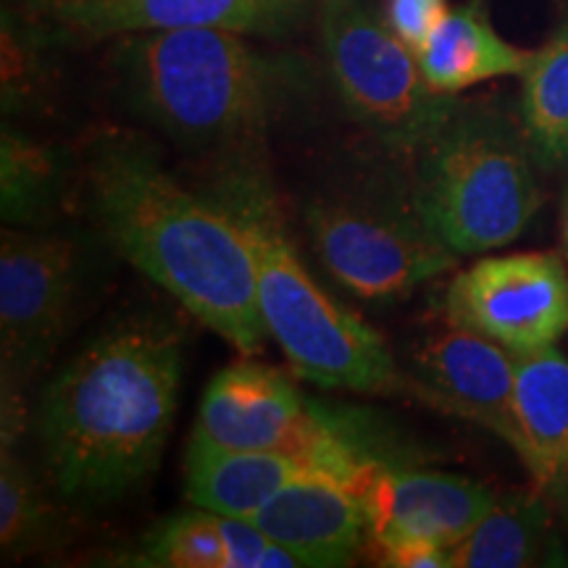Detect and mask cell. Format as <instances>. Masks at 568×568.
I'll return each mask as SVG.
<instances>
[{
	"label": "cell",
	"mask_w": 568,
	"mask_h": 568,
	"mask_svg": "<svg viewBox=\"0 0 568 568\" xmlns=\"http://www.w3.org/2000/svg\"><path fill=\"white\" fill-rule=\"evenodd\" d=\"M318 38L339 101L389 151H418L456 111L426 84L416 53L366 0H322Z\"/></svg>",
	"instance_id": "obj_6"
},
{
	"label": "cell",
	"mask_w": 568,
	"mask_h": 568,
	"mask_svg": "<svg viewBox=\"0 0 568 568\" xmlns=\"http://www.w3.org/2000/svg\"><path fill=\"white\" fill-rule=\"evenodd\" d=\"M182 382V337L130 316L92 337L40 397L48 477L69 500L109 503L159 468Z\"/></svg>",
	"instance_id": "obj_2"
},
{
	"label": "cell",
	"mask_w": 568,
	"mask_h": 568,
	"mask_svg": "<svg viewBox=\"0 0 568 568\" xmlns=\"http://www.w3.org/2000/svg\"><path fill=\"white\" fill-rule=\"evenodd\" d=\"M138 564L159 568H230L219 514L195 506V510L163 518L142 542Z\"/></svg>",
	"instance_id": "obj_22"
},
{
	"label": "cell",
	"mask_w": 568,
	"mask_h": 568,
	"mask_svg": "<svg viewBox=\"0 0 568 568\" xmlns=\"http://www.w3.org/2000/svg\"><path fill=\"white\" fill-rule=\"evenodd\" d=\"M303 474H308V466L282 450H232L201 437H190L184 450L187 500L222 516L253 518Z\"/></svg>",
	"instance_id": "obj_16"
},
{
	"label": "cell",
	"mask_w": 568,
	"mask_h": 568,
	"mask_svg": "<svg viewBox=\"0 0 568 568\" xmlns=\"http://www.w3.org/2000/svg\"><path fill=\"white\" fill-rule=\"evenodd\" d=\"M253 521L311 568L353 564L368 539L364 503L322 474H303L290 481Z\"/></svg>",
	"instance_id": "obj_14"
},
{
	"label": "cell",
	"mask_w": 568,
	"mask_h": 568,
	"mask_svg": "<svg viewBox=\"0 0 568 568\" xmlns=\"http://www.w3.org/2000/svg\"><path fill=\"white\" fill-rule=\"evenodd\" d=\"M416 159L418 216L456 255L514 243L539 209L529 142L495 113L456 109Z\"/></svg>",
	"instance_id": "obj_5"
},
{
	"label": "cell",
	"mask_w": 568,
	"mask_h": 568,
	"mask_svg": "<svg viewBox=\"0 0 568 568\" xmlns=\"http://www.w3.org/2000/svg\"><path fill=\"white\" fill-rule=\"evenodd\" d=\"M82 284L74 237L6 226L0 234V358L3 382L24 385L67 337Z\"/></svg>",
	"instance_id": "obj_8"
},
{
	"label": "cell",
	"mask_w": 568,
	"mask_h": 568,
	"mask_svg": "<svg viewBox=\"0 0 568 568\" xmlns=\"http://www.w3.org/2000/svg\"><path fill=\"white\" fill-rule=\"evenodd\" d=\"M376 564L393 568H450L447 550L432 542H403L376 556Z\"/></svg>",
	"instance_id": "obj_24"
},
{
	"label": "cell",
	"mask_w": 568,
	"mask_h": 568,
	"mask_svg": "<svg viewBox=\"0 0 568 568\" xmlns=\"http://www.w3.org/2000/svg\"><path fill=\"white\" fill-rule=\"evenodd\" d=\"M453 568H527L566 564L550 503L539 489L497 500L489 514L447 550Z\"/></svg>",
	"instance_id": "obj_18"
},
{
	"label": "cell",
	"mask_w": 568,
	"mask_h": 568,
	"mask_svg": "<svg viewBox=\"0 0 568 568\" xmlns=\"http://www.w3.org/2000/svg\"><path fill=\"white\" fill-rule=\"evenodd\" d=\"M374 558L403 542L450 550L489 514L495 495L458 474L414 464H387L361 495Z\"/></svg>",
	"instance_id": "obj_11"
},
{
	"label": "cell",
	"mask_w": 568,
	"mask_h": 568,
	"mask_svg": "<svg viewBox=\"0 0 568 568\" xmlns=\"http://www.w3.org/2000/svg\"><path fill=\"white\" fill-rule=\"evenodd\" d=\"M516 410L524 466L568 518V358L556 347L516 353Z\"/></svg>",
	"instance_id": "obj_15"
},
{
	"label": "cell",
	"mask_w": 568,
	"mask_h": 568,
	"mask_svg": "<svg viewBox=\"0 0 568 568\" xmlns=\"http://www.w3.org/2000/svg\"><path fill=\"white\" fill-rule=\"evenodd\" d=\"M416 59L432 90L456 95L495 77L524 74L531 53L510 45L495 32L481 0H468L447 11L445 21L426 40Z\"/></svg>",
	"instance_id": "obj_17"
},
{
	"label": "cell",
	"mask_w": 568,
	"mask_h": 568,
	"mask_svg": "<svg viewBox=\"0 0 568 568\" xmlns=\"http://www.w3.org/2000/svg\"><path fill=\"white\" fill-rule=\"evenodd\" d=\"M445 318L514 353L556 345L568 332V268L558 253L481 258L453 276Z\"/></svg>",
	"instance_id": "obj_9"
},
{
	"label": "cell",
	"mask_w": 568,
	"mask_h": 568,
	"mask_svg": "<svg viewBox=\"0 0 568 568\" xmlns=\"http://www.w3.org/2000/svg\"><path fill=\"white\" fill-rule=\"evenodd\" d=\"M521 126L542 166L568 163V21L531 53L524 71Z\"/></svg>",
	"instance_id": "obj_19"
},
{
	"label": "cell",
	"mask_w": 568,
	"mask_h": 568,
	"mask_svg": "<svg viewBox=\"0 0 568 568\" xmlns=\"http://www.w3.org/2000/svg\"><path fill=\"white\" fill-rule=\"evenodd\" d=\"M408 387L429 406L485 426L521 456L514 351L445 322L408 347Z\"/></svg>",
	"instance_id": "obj_10"
},
{
	"label": "cell",
	"mask_w": 568,
	"mask_h": 568,
	"mask_svg": "<svg viewBox=\"0 0 568 568\" xmlns=\"http://www.w3.org/2000/svg\"><path fill=\"white\" fill-rule=\"evenodd\" d=\"M301 0H69L53 13L63 34L84 40L169 30H230L280 38L293 30Z\"/></svg>",
	"instance_id": "obj_12"
},
{
	"label": "cell",
	"mask_w": 568,
	"mask_h": 568,
	"mask_svg": "<svg viewBox=\"0 0 568 568\" xmlns=\"http://www.w3.org/2000/svg\"><path fill=\"white\" fill-rule=\"evenodd\" d=\"M90 219L113 251L243 355L268 332L245 234L213 197L176 182L126 134L98 138L82 161Z\"/></svg>",
	"instance_id": "obj_1"
},
{
	"label": "cell",
	"mask_w": 568,
	"mask_h": 568,
	"mask_svg": "<svg viewBox=\"0 0 568 568\" xmlns=\"http://www.w3.org/2000/svg\"><path fill=\"white\" fill-rule=\"evenodd\" d=\"M63 169L55 153L27 134L3 130L0 140V211L6 226L42 230L59 216Z\"/></svg>",
	"instance_id": "obj_20"
},
{
	"label": "cell",
	"mask_w": 568,
	"mask_h": 568,
	"mask_svg": "<svg viewBox=\"0 0 568 568\" xmlns=\"http://www.w3.org/2000/svg\"><path fill=\"white\" fill-rule=\"evenodd\" d=\"M138 116L182 145L245 155L301 92L303 69L230 30L126 34L113 51Z\"/></svg>",
	"instance_id": "obj_3"
},
{
	"label": "cell",
	"mask_w": 568,
	"mask_h": 568,
	"mask_svg": "<svg viewBox=\"0 0 568 568\" xmlns=\"http://www.w3.org/2000/svg\"><path fill=\"white\" fill-rule=\"evenodd\" d=\"M447 0H387L385 19L410 51L418 53L447 17Z\"/></svg>",
	"instance_id": "obj_23"
},
{
	"label": "cell",
	"mask_w": 568,
	"mask_h": 568,
	"mask_svg": "<svg viewBox=\"0 0 568 568\" xmlns=\"http://www.w3.org/2000/svg\"><path fill=\"white\" fill-rule=\"evenodd\" d=\"M53 510L24 460L17 443L3 439L0 456V545L6 558H19L38 550L51 531Z\"/></svg>",
	"instance_id": "obj_21"
},
{
	"label": "cell",
	"mask_w": 568,
	"mask_h": 568,
	"mask_svg": "<svg viewBox=\"0 0 568 568\" xmlns=\"http://www.w3.org/2000/svg\"><path fill=\"white\" fill-rule=\"evenodd\" d=\"M564 243H566V251H568V197H566V205H564Z\"/></svg>",
	"instance_id": "obj_26"
},
{
	"label": "cell",
	"mask_w": 568,
	"mask_h": 568,
	"mask_svg": "<svg viewBox=\"0 0 568 568\" xmlns=\"http://www.w3.org/2000/svg\"><path fill=\"white\" fill-rule=\"evenodd\" d=\"M303 222L322 266L361 301L406 297L458 258L418 216L414 195L393 190L326 193L305 205Z\"/></svg>",
	"instance_id": "obj_7"
},
{
	"label": "cell",
	"mask_w": 568,
	"mask_h": 568,
	"mask_svg": "<svg viewBox=\"0 0 568 568\" xmlns=\"http://www.w3.org/2000/svg\"><path fill=\"white\" fill-rule=\"evenodd\" d=\"M305 408L308 397L282 372L240 361L209 382L193 437L232 450L287 453Z\"/></svg>",
	"instance_id": "obj_13"
},
{
	"label": "cell",
	"mask_w": 568,
	"mask_h": 568,
	"mask_svg": "<svg viewBox=\"0 0 568 568\" xmlns=\"http://www.w3.org/2000/svg\"><path fill=\"white\" fill-rule=\"evenodd\" d=\"M205 195L222 205L245 234L261 318L297 376L311 385L353 393L408 387L385 339L326 295L303 266L272 182L251 153L230 155Z\"/></svg>",
	"instance_id": "obj_4"
},
{
	"label": "cell",
	"mask_w": 568,
	"mask_h": 568,
	"mask_svg": "<svg viewBox=\"0 0 568 568\" xmlns=\"http://www.w3.org/2000/svg\"><path fill=\"white\" fill-rule=\"evenodd\" d=\"M19 3L32 6V9H38V11H48L53 17V13L59 11V9H63V6H67L69 0H19Z\"/></svg>",
	"instance_id": "obj_25"
}]
</instances>
